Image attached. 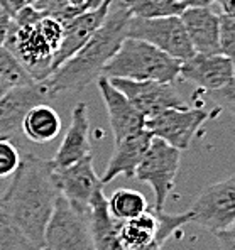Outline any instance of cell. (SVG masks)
<instances>
[{
	"label": "cell",
	"mask_w": 235,
	"mask_h": 250,
	"mask_svg": "<svg viewBox=\"0 0 235 250\" xmlns=\"http://www.w3.org/2000/svg\"><path fill=\"white\" fill-rule=\"evenodd\" d=\"M68 3H69V7L73 9V12L80 14V12H83V10H85L86 0H68Z\"/></svg>",
	"instance_id": "cell-33"
},
{
	"label": "cell",
	"mask_w": 235,
	"mask_h": 250,
	"mask_svg": "<svg viewBox=\"0 0 235 250\" xmlns=\"http://www.w3.org/2000/svg\"><path fill=\"white\" fill-rule=\"evenodd\" d=\"M179 76L186 82H192L205 91H216L223 88L235 78L232 62L216 54H201L194 53L186 61H181Z\"/></svg>",
	"instance_id": "cell-13"
},
{
	"label": "cell",
	"mask_w": 235,
	"mask_h": 250,
	"mask_svg": "<svg viewBox=\"0 0 235 250\" xmlns=\"http://www.w3.org/2000/svg\"><path fill=\"white\" fill-rule=\"evenodd\" d=\"M215 237H216V240H218L220 249L222 250H235V223L232 227H229L227 230L215 233Z\"/></svg>",
	"instance_id": "cell-29"
},
{
	"label": "cell",
	"mask_w": 235,
	"mask_h": 250,
	"mask_svg": "<svg viewBox=\"0 0 235 250\" xmlns=\"http://www.w3.org/2000/svg\"><path fill=\"white\" fill-rule=\"evenodd\" d=\"M21 163V152L9 139H0V179L16 172Z\"/></svg>",
	"instance_id": "cell-27"
},
{
	"label": "cell",
	"mask_w": 235,
	"mask_h": 250,
	"mask_svg": "<svg viewBox=\"0 0 235 250\" xmlns=\"http://www.w3.org/2000/svg\"><path fill=\"white\" fill-rule=\"evenodd\" d=\"M51 98L44 82L10 88L0 98V139H10L22 128L25 113L38 104Z\"/></svg>",
	"instance_id": "cell-12"
},
{
	"label": "cell",
	"mask_w": 235,
	"mask_h": 250,
	"mask_svg": "<svg viewBox=\"0 0 235 250\" xmlns=\"http://www.w3.org/2000/svg\"><path fill=\"white\" fill-rule=\"evenodd\" d=\"M10 24H12V14L3 5H0V46H3V42H5Z\"/></svg>",
	"instance_id": "cell-30"
},
{
	"label": "cell",
	"mask_w": 235,
	"mask_h": 250,
	"mask_svg": "<svg viewBox=\"0 0 235 250\" xmlns=\"http://www.w3.org/2000/svg\"><path fill=\"white\" fill-rule=\"evenodd\" d=\"M104 2H107V0H86V3H85V10L97 9V7H100ZM85 10H83V12H85Z\"/></svg>",
	"instance_id": "cell-34"
},
{
	"label": "cell",
	"mask_w": 235,
	"mask_h": 250,
	"mask_svg": "<svg viewBox=\"0 0 235 250\" xmlns=\"http://www.w3.org/2000/svg\"><path fill=\"white\" fill-rule=\"evenodd\" d=\"M127 38L141 39L152 44L178 61H186L194 54L179 16L157 17V19L130 17L127 24Z\"/></svg>",
	"instance_id": "cell-7"
},
{
	"label": "cell",
	"mask_w": 235,
	"mask_h": 250,
	"mask_svg": "<svg viewBox=\"0 0 235 250\" xmlns=\"http://www.w3.org/2000/svg\"><path fill=\"white\" fill-rule=\"evenodd\" d=\"M110 83L122 91L126 98L144 119L157 115L168 108L188 106L185 98L176 91L172 83L161 82H132L122 78H108Z\"/></svg>",
	"instance_id": "cell-10"
},
{
	"label": "cell",
	"mask_w": 235,
	"mask_h": 250,
	"mask_svg": "<svg viewBox=\"0 0 235 250\" xmlns=\"http://www.w3.org/2000/svg\"><path fill=\"white\" fill-rule=\"evenodd\" d=\"M29 3V0H7V7H9V12L16 14L17 10H21L22 7H25Z\"/></svg>",
	"instance_id": "cell-32"
},
{
	"label": "cell",
	"mask_w": 235,
	"mask_h": 250,
	"mask_svg": "<svg viewBox=\"0 0 235 250\" xmlns=\"http://www.w3.org/2000/svg\"><path fill=\"white\" fill-rule=\"evenodd\" d=\"M90 209L73 207L60 194L44 230L41 250H95L88 223Z\"/></svg>",
	"instance_id": "cell-4"
},
{
	"label": "cell",
	"mask_w": 235,
	"mask_h": 250,
	"mask_svg": "<svg viewBox=\"0 0 235 250\" xmlns=\"http://www.w3.org/2000/svg\"><path fill=\"white\" fill-rule=\"evenodd\" d=\"M58 196L60 189L53 161L38 157L32 152H24L10 185L5 193L0 194V205L22 233L41 249L44 230L54 211Z\"/></svg>",
	"instance_id": "cell-1"
},
{
	"label": "cell",
	"mask_w": 235,
	"mask_h": 250,
	"mask_svg": "<svg viewBox=\"0 0 235 250\" xmlns=\"http://www.w3.org/2000/svg\"><path fill=\"white\" fill-rule=\"evenodd\" d=\"M181 61L168 56L152 44L126 38L102 69L105 78H122L132 82L172 83L179 78Z\"/></svg>",
	"instance_id": "cell-3"
},
{
	"label": "cell",
	"mask_w": 235,
	"mask_h": 250,
	"mask_svg": "<svg viewBox=\"0 0 235 250\" xmlns=\"http://www.w3.org/2000/svg\"><path fill=\"white\" fill-rule=\"evenodd\" d=\"M181 161V150L174 149L157 137H152L148 152L135 169L134 178L148 183L154 193V209H163L174 188Z\"/></svg>",
	"instance_id": "cell-5"
},
{
	"label": "cell",
	"mask_w": 235,
	"mask_h": 250,
	"mask_svg": "<svg viewBox=\"0 0 235 250\" xmlns=\"http://www.w3.org/2000/svg\"><path fill=\"white\" fill-rule=\"evenodd\" d=\"M220 54L232 62L235 75V19L220 16Z\"/></svg>",
	"instance_id": "cell-26"
},
{
	"label": "cell",
	"mask_w": 235,
	"mask_h": 250,
	"mask_svg": "<svg viewBox=\"0 0 235 250\" xmlns=\"http://www.w3.org/2000/svg\"><path fill=\"white\" fill-rule=\"evenodd\" d=\"M208 117L210 113L203 108L179 106L163 110L157 115L146 119L144 127L152 134V137L161 139L183 152L190 147L194 135L208 120Z\"/></svg>",
	"instance_id": "cell-9"
},
{
	"label": "cell",
	"mask_w": 235,
	"mask_h": 250,
	"mask_svg": "<svg viewBox=\"0 0 235 250\" xmlns=\"http://www.w3.org/2000/svg\"><path fill=\"white\" fill-rule=\"evenodd\" d=\"M130 17L157 19V17L181 16L188 3L179 0H120Z\"/></svg>",
	"instance_id": "cell-22"
},
{
	"label": "cell",
	"mask_w": 235,
	"mask_h": 250,
	"mask_svg": "<svg viewBox=\"0 0 235 250\" xmlns=\"http://www.w3.org/2000/svg\"><path fill=\"white\" fill-rule=\"evenodd\" d=\"M194 53H220V16L210 7L188 5L179 16Z\"/></svg>",
	"instance_id": "cell-16"
},
{
	"label": "cell",
	"mask_w": 235,
	"mask_h": 250,
	"mask_svg": "<svg viewBox=\"0 0 235 250\" xmlns=\"http://www.w3.org/2000/svg\"><path fill=\"white\" fill-rule=\"evenodd\" d=\"M88 223H90V233L93 238L95 250H126L117 233L119 222H115L110 215L104 191H98L91 200Z\"/></svg>",
	"instance_id": "cell-19"
},
{
	"label": "cell",
	"mask_w": 235,
	"mask_h": 250,
	"mask_svg": "<svg viewBox=\"0 0 235 250\" xmlns=\"http://www.w3.org/2000/svg\"><path fill=\"white\" fill-rule=\"evenodd\" d=\"M38 29L41 32V36L44 38V41L49 44V47L53 49V53H56L60 49V44L63 41V34H64V25L63 21L58 19L54 16H46L43 14L41 19L38 21Z\"/></svg>",
	"instance_id": "cell-25"
},
{
	"label": "cell",
	"mask_w": 235,
	"mask_h": 250,
	"mask_svg": "<svg viewBox=\"0 0 235 250\" xmlns=\"http://www.w3.org/2000/svg\"><path fill=\"white\" fill-rule=\"evenodd\" d=\"M150 142H152V134L146 127L130 134L124 141L117 142L115 150H113L112 157H110L107 164V169H105L104 176L100 178L102 185H108L119 176L134 178L135 169H137L142 157L148 152Z\"/></svg>",
	"instance_id": "cell-18"
},
{
	"label": "cell",
	"mask_w": 235,
	"mask_h": 250,
	"mask_svg": "<svg viewBox=\"0 0 235 250\" xmlns=\"http://www.w3.org/2000/svg\"><path fill=\"white\" fill-rule=\"evenodd\" d=\"M0 76H2L12 88L34 83V80L29 76V73L25 71L24 68H22L21 62L3 46H0Z\"/></svg>",
	"instance_id": "cell-24"
},
{
	"label": "cell",
	"mask_w": 235,
	"mask_h": 250,
	"mask_svg": "<svg viewBox=\"0 0 235 250\" xmlns=\"http://www.w3.org/2000/svg\"><path fill=\"white\" fill-rule=\"evenodd\" d=\"M110 3H112V0H107V2H104L97 9L85 10V12H80L76 16L63 21L64 34H63V41L60 44V49L54 53L53 71L56 68H60L63 62L68 61L73 54L78 53L88 42V39L95 34V31L104 22L105 16L108 12Z\"/></svg>",
	"instance_id": "cell-14"
},
{
	"label": "cell",
	"mask_w": 235,
	"mask_h": 250,
	"mask_svg": "<svg viewBox=\"0 0 235 250\" xmlns=\"http://www.w3.org/2000/svg\"><path fill=\"white\" fill-rule=\"evenodd\" d=\"M54 176L60 194L80 209H90L95 194L104 191V185L93 167V156H86L66 167H54Z\"/></svg>",
	"instance_id": "cell-11"
},
{
	"label": "cell",
	"mask_w": 235,
	"mask_h": 250,
	"mask_svg": "<svg viewBox=\"0 0 235 250\" xmlns=\"http://www.w3.org/2000/svg\"><path fill=\"white\" fill-rule=\"evenodd\" d=\"M192 5H205V7H210V3L218 2V0H190Z\"/></svg>",
	"instance_id": "cell-36"
},
{
	"label": "cell",
	"mask_w": 235,
	"mask_h": 250,
	"mask_svg": "<svg viewBox=\"0 0 235 250\" xmlns=\"http://www.w3.org/2000/svg\"><path fill=\"white\" fill-rule=\"evenodd\" d=\"M216 3H220V7H222L223 16L235 19V0H218Z\"/></svg>",
	"instance_id": "cell-31"
},
{
	"label": "cell",
	"mask_w": 235,
	"mask_h": 250,
	"mask_svg": "<svg viewBox=\"0 0 235 250\" xmlns=\"http://www.w3.org/2000/svg\"><path fill=\"white\" fill-rule=\"evenodd\" d=\"M179 2H185V3H188V5H192V2H190V0H179Z\"/></svg>",
	"instance_id": "cell-37"
},
{
	"label": "cell",
	"mask_w": 235,
	"mask_h": 250,
	"mask_svg": "<svg viewBox=\"0 0 235 250\" xmlns=\"http://www.w3.org/2000/svg\"><path fill=\"white\" fill-rule=\"evenodd\" d=\"M108 211L115 222H127L137 218L149 208V203L142 193L128 188H120L107 200Z\"/></svg>",
	"instance_id": "cell-21"
},
{
	"label": "cell",
	"mask_w": 235,
	"mask_h": 250,
	"mask_svg": "<svg viewBox=\"0 0 235 250\" xmlns=\"http://www.w3.org/2000/svg\"><path fill=\"white\" fill-rule=\"evenodd\" d=\"M86 156H93L90 144V117L86 104L80 102L75 105L71 113V122L64 134V139L58 147L53 161L54 167H66Z\"/></svg>",
	"instance_id": "cell-17"
},
{
	"label": "cell",
	"mask_w": 235,
	"mask_h": 250,
	"mask_svg": "<svg viewBox=\"0 0 235 250\" xmlns=\"http://www.w3.org/2000/svg\"><path fill=\"white\" fill-rule=\"evenodd\" d=\"M128 19L130 14L127 12L124 3L112 0L104 22L88 39V42L44 80L51 98L60 93L85 90L102 75L104 66L127 38Z\"/></svg>",
	"instance_id": "cell-2"
},
{
	"label": "cell",
	"mask_w": 235,
	"mask_h": 250,
	"mask_svg": "<svg viewBox=\"0 0 235 250\" xmlns=\"http://www.w3.org/2000/svg\"><path fill=\"white\" fill-rule=\"evenodd\" d=\"M210 95L222 108H225L227 112L235 115V78L230 83H227L223 88H220V90L210 91Z\"/></svg>",
	"instance_id": "cell-28"
},
{
	"label": "cell",
	"mask_w": 235,
	"mask_h": 250,
	"mask_svg": "<svg viewBox=\"0 0 235 250\" xmlns=\"http://www.w3.org/2000/svg\"><path fill=\"white\" fill-rule=\"evenodd\" d=\"M21 130H24L29 141L47 144L60 135L61 119L53 106L47 104H38L25 113Z\"/></svg>",
	"instance_id": "cell-20"
},
{
	"label": "cell",
	"mask_w": 235,
	"mask_h": 250,
	"mask_svg": "<svg viewBox=\"0 0 235 250\" xmlns=\"http://www.w3.org/2000/svg\"><path fill=\"white\" fill-rule=\"evenodd\" d=\"M192 222L218 233L235 223V174L207 186L190 208Z\"/></svg>",
	"instance_id": "cell-8"
},
{
	"label": "cell",
	"mask_w": 235,
	"mask_h": 250,
	"mask_svg": "<svg viewBox=\"0 0 235 250\" xmlns=\"http://www.w3.org/2000/svg\"><path fill=\"white\" fill-rule=\"evenodd\" d=\"M36 24H21L12 19L3 47L12 53L34 82H44L53 73L54 53Z\"/></svg>",
	"instance_id": "cell-6"
},
{
	"label": "cell",
	"mask_w": 235,
	"mask_h": 250,
	"mask_svg": "<svg viewBox=\"0 0 235 250\" xmlns=\"http://www.w3.org/2000/svg\"><path fill=\"white\" fill-rule=\"evenodd\" d=\"M10 88H12V86H10V84H9V83H7V82H5V80H3V78H2V76H0V98H2V97H3V95H5V93H7V91H9V90H10Z\"/></svg>",
	"instance_id": "cell-35"
},
{
	"label": "cell",
	"mask_w": 235,
	"mask_h": 250,
	"mask_svg": "<svg viewBox=\"0 0 235 250\" xmlns=\"http://www.w3.org/2000/svg\"><path fill=\"white\" fill-rule=\"evenodd\" d=\"M0 250H41L22 233L2 205H0Z\"/></svg>",
	"instance_id": "cell-23"
},
{
	"label": "cell",
	"mask_w": 235,
	"mask_h": 250,
	"mask_svg": "<svg viewBox=\"0 0 235 250\" xmlns=\"http://www.w3.org/2000/svg\"><path fill=\"white\" fill-rule=\"evenodd\" d=\"M97 86L102 95L105 108H107L115 144L124 141L130 134H134V132L144 128L146 119L132 106L130 102L126 98V95L110 83L108 78L100 75L97 78Z\"/></svg>",
	"instance_id": "cell-15"
}]
</instances>
